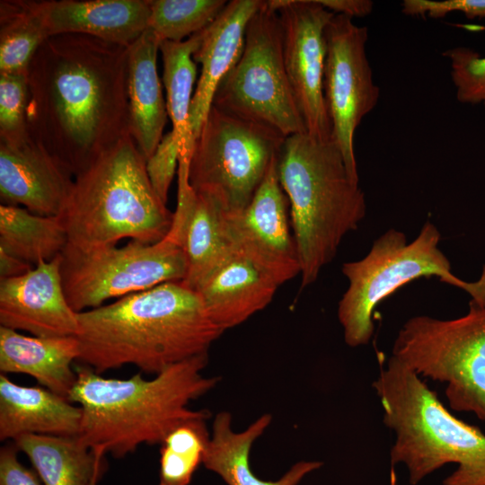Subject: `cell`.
Masks as SVG:
<instances>
[{"label": "cell", "instance_id": "obj_7", "mask_svg": "<svg viewBox=\"0 0 485 485\" xmlns=\"http://www.w3.org/2000/svg\"><path fill=\"white\" fill-rule=\"evenodd\" d=\"M441 234L426 221L416 238L408 242L403 232L391 228L377 237L366 256L341 267L348 285L338 304V319L346 344L352 348L369 343L376 306L401 287L421 278H437L462 289L470 303L485 304V266L475 281H465L452 271L439 248Z\"/></svg>", "mask_w": 485, "mask_h": 485}, {"label": "cell", "instance_id": "obj_30", "mask_svg": "<svg viewBox=\"0 0 485 485\" xmlns=\"http://www.w3.org/2000/svg\"><path fill=\"white\" fill-rule=\"evenodd\" d=\"M227 3L225 0H149L148 29L161 41H182L207 28Z\"/></svg>", "mask_w": 485, "mask_h": 485}, {"label": "cell", "instance_id": "obj_4", "mask_svg": "<svg viewBox=\"0 0 485 485\" xmlns=\"http://www.w3.org/2000/svg\"><path fill=\"white\" fill-rule=\"evenodd\" d=\"M278 173L290 206L303 289L335 258L343 238L358 228L366 215V196L332 139L307 133L286 137Z\"/></svg>", "mask_w": 485, "mask_h": 485}, {"label": "cell", "instance_id": "obj_22", "mask_svg": "<svg viewBox=\"0 0 485 485\" xmlns=\"http://www.w3.org/2000/svg\"><path fill=\"white\" fill-rule=\"evenodd\" d=\"M160 44L159 38L148 29L128 47L129 130L146 161L163 137L168 116L157 72Z\"/></svg>", "mask_w": 485, "mask_h": 485}, {"label": "cell", "instance_id": "obj_39", "mask_svg": "<svg viewBox=\"0 0 485 485\" xmlns=\"http://www.w3.org/2000/svg\"><path fill=\"white\" fill-rule=\"evenodd\" d=\"M99 480L94 481L91 485H97Z\"/></svg>", "mask_w": 485, "mask_h": 485}, {"label": "cell", "instance_id": "obj_12", "mask_svg": "<svg viewBox=\"0 0 485 485\" xmlns=\"http://www.w3.org/2000/svg\"><path fill=\"white\" fill-rule=\"evenodd\" d=\"M367 38L366 26L341 14H334L325 29L323 92L331 139L340 150L349 174L357 181L354 135L380 96L367 58Z\"/></svg>", "mask_w": 485, "mask_h": 485}, {"label": "cell", "instance_id": "obj_25", "mask_svg": "<svg viewBox=\"0 0 485 485\" xmlns=\"http://www.w3.org/2000/svg\"><path fill=\"white\" fill-rule=\"evenodd\" d=\"M13 443L27 455L43 485H91L106 467L105 455L78 436L23 435Z\"/></svg>", "mask_w": 485, "mask_h": 485}, {"label": "cell", "instance_id": "obj_35", "mask_svg": "<svg viewBox=\"0 0 485 485\" xmlns=\"http://www.w3.org/2000/svg\"><path fill=\"white\" fill-rule=\"evenodd\" d=\"M19 450L13 443L0 450V485H42L39 476L18 459Z\"/></svg>", "mask_w": 485, "mask_h": 485}, {"label": "cell", "instance_id": "obj_32", "mask_svg": "<svg viewBox=\"0 0 485 485\" xmlns=\"http://www.w3.org/2000/svg\"><path fill=\"white\" fill-rule=\"evenodd\" d=\"M443 55L449 60L458 101L485 108V56L467 47H455Z\"/></svg>", "mask_w": 485, "mask_h": 485}, {"label": "cell", "instance_id": "obj_3", "mask_svg": "<svg viewBox=\"0 0 485 485\" xmlns=\"http://www.w3.org/2000/svg\"><path fill=\"white\" fill-rule=\"evenodd\" d=\"M208 355L172 365L152 379L138 372L127 379L107 378L81 364L68 400L82 410L78 437L96 454L122 458L141 445H161L179 425L209 418L189 404L211 391L217 376H205Z\"/></svg>", "mask_w": 485, "mask_h": 485}, {"label": "cell", "instance_id": "obj_10", "mask_svg": "<svg viewBox=\"0 0 485 485\" xmlns=\"http://www.w3.org/2000/svg\"><path fill=\"white\" fill-rule=\"evenodd\" d=\"M212 106L285 137L306 133L284 64L281 22L268 1L250 20L242 54L220 83Z\"/></svg>", "mask_w": 485, "mask_h": 485}, {"label": "cell", "instance_id": "obj_37", "mask_svg": "<svg viewBox=\"0 0 485 485\" xmlns=\"http://www.w3.org/2000/svg\"><path fill=\"white\" fill-rule=\"evenodd\" d=\"M33 267L26 261L0 250V280L22 276Z\"/></svg>", "mask_w": 485, "mask_h": 485}, {"label": "cell", "instance_id": "obj_5", "mask_svg": "<svg viewBox=\"0 0 485 485\" xmlns=\"http://www.w3.org/2000/svg\"><path fill=\"white\" fill-rule=\"evenodd\" d=\"M372 386L383 422L395 435L391 465L402 464L411 485L448 463L443 485H485V435L455 418L422 378L390 356Z\"/></svg>", "mask_w": 485, "mask_h": 485}, {"label": "cell", "instance_id": "obj_38", "mask_svg": "<svg viewBox=\"0 0 485 485\" xmlns=\"http://www.w3.org/2000/svg\"><path fill=\"white\" fill-rule=\"evenodd\" d=\"M389 485H399L397 473H396L395 468L392 466L391 467V470H390Z\"/></svg>", "mask_w": 485, "mask_h": 485}, {"label": "cell", "instance_id": "obj_27", "mask_svg": "<svg viewBox=\"0 0 485 485\" xmlns=\"http://www.w3.org/2000/svg\"><path fill=\"white\" fill-rule=\"evenodd\" d=\"M204 31L182 41L163 40L160 44L168 116L172 120V130L182 143L181 155L189 160L194 146L190 126L193 86L197 78L193 53L201 43Z\"/></svg>", "mask_w": 485, "mask_h": 485}, {"label": "cell", "instance_id": "obj_6", "mask_svg": "<svg viewBox=\"0 0 485 485\" xmlns=\"http://www.w3.org/2000/svg\"><path fill=\"white\" fill-rule=\"evenodd\" d=\"M58 217L68 244L88 251L122 239L158 242L169 234L173 213L155 193L146 160L128 133L74 178Z\"/></svg>", "mask_w": 485, "mask_h": 485}, {"label": "cell", "instance_id": "obj_29", "mask_svg": "<svg viewBox=\"0 0 485 485\" xmlns=\"http://www.w3.org/2000/svg\"><path fill=\"white\" fill-rule=\"evenodd\" d=\"M209 418H198L176 427L165 437L160 449L159 485H189L203 463L210 439L207 428Z\"/></svg>", "mask_w": 485, "mask_h": 485}, {"label": "cell", "instance_id": "obj_17", "mask_svg": "<svg viewBox=\"0 0 485 485\" xmlns=\"http://www.w3.org/2000/svg\"><path fill=\"white\" fill-rule=\"evenodd\" d=\"M75 176L30 135L21 142L0 141V197L3 205H22L46 216H59Z\"/></svg>", "mask_w": 485, "mask_h": 485}, {"label": "cell", "instance_id": "obj_36", "mask_svg": "<svg viewBox=\"0 0 485 485\" xmlns=\"http://www.w3.org/2000/svg\"><path fill=\"white\" fill-rule=\"evenodd\" d=\"M327 10L334 14H341L349 18L365 17L373 11L374 3L370 0H317Z\"/></svg>", "mask_w": 485, "mask_h": 485}, {"label": "cell", "instance_id": "obj_31", "mask_svg": "<svg viewBox=\"0 0 485 485\" xmlns=\"http://www.w3.org/2000/svg\"><path fill=\"white\" fill-rule=\"evenodd\" d=\"M28 74H0V141L17 143L28 136Z\"/></svg>", "mask_w": 485, "mask_h": 485}, {"label": "cell", "instance_id": "obj_14", "mask_svg": "<svg viewBox=\"0 0 485 485\" xmlns=\"http://www.w3.org/2000/svg\"><path fill=\"white\" fill-rule=\"evenodd\" d=\"M278 158L249 205L240 213H228V222L235 246L282 285L300 275L301 267L289 229V202L278 179Z\"/></svg>", "mask_w": 485, "mask_h": 485}, {"label": "cell", "instance_id": "obj_1", "mask_svg": "<svg viewBox=\"0 0 485 485\" xmlns=\"http://www.w3.org/2000/svg\"><path fill=\"white\" fill-rule=\"evenodd\" d=\"M128 47L48 37L28 70V134L75 177L129 130Z\"/></svg>", "mask_w": 485, "mask_h": 485}, {"label": "cell", "instance_id": "obj_20", "mask_svg": "<svg viewBox=\"0 0 485 485\" xmlns=\"http://www.w3.org/2000/svg\"><path fill=\"white\" fill-rule=\"evenodd\" d=\"M281 285L239 248L195 290L224 331L263 310Z\"/></svg>", "mask_w": 485, "mask_h": 485}, {"label": "cell", "instance_id": "obj_24", "mask_svg": "<svg viewBox=\"0 0 485 485\" xmlns=\"http://www.w3.org/2000/svg\"><path fill=\"white\" fill-rule=\"evenodd\" d=\"M271 419L270 414H263L242 432H235L232 428L231 414L217 413L202 464L226 485H297L307 474L322 466L319 461H300L277 481L260 479L251 471L250 454L253 443L265 432Z\"/></svg>", "mask_w": 485, "mask_h": 485}, {"label": "cell", "instance_id": "obj_9", "mask_svg": "<svg viewBox=\"0 0 485 485\" xmlns=\"http://www.w3.org/2000/svg\"><path fill=\"white\" fill-rule=\"evenodd\" d=\"M286 137L264 125L212 106L194 142L188 181L229 214L242 212L278 156Z\"/></svg>", "mask_w": 485, "mask_h": 485}, {"label": "cell", "instance_id": "obj_26", "mask_svg": "<svg viewBox=\"0 0 485 485\" xmlns=\"http://www.w3.org/2000/svg\"><path fill=\"white\" fill-rule=\"evenodd\" d=\"M67 243L66 231L58 216L1 204L0 250L36 266L59 256Z\"/></svg>", "mask_w": 485, "mask_h": 485}, {"label": "cell", "instance_id": "obj_33", "mask_svg": "<svg viewBox=\"0 0 485 485\" xmlns=\"http://www.w3.org/2000/svg\"><path fill=\"white\" fill-rule=\"evenodd\" d=\"M181 150V139L171 130L163 135L154 153L146 161L150 182L157 196L165 204Z\"/></svg>", "mask_w": 485, "mask_h": 485}, {"label": "cell", "instance_id": "obj_15", "mask_svg": "<svg viewBox=\"0 0 485 485\" xmlns=\"http://www.w3.org/2000/svg\"><path fill=\"white\" fill-rule=\"evenodd\" d=\"M60 261L59 255L22 276L0 280L1 326L36 337L77 335V313L66 299Z\"/></svg>", "mask_w": 485, "mask_h": 485}, {"label": "cell", "instance_id": "obj_8", "mask_svg": "<svg viewBox=\"0 0 485 485\" xmlns=\"http://www.w3.org/2000/svg\"><path fill=\"white\" fill-rule=\"evenodd\" d=\"M391 356L420 377L445 384L450 409L485 421V304L470 303L454 319L410 317Z\"/></svg>", "mask_w": 485, "mask_h": 485}, {"label": "cell", "instance_id": "obj_34", "mask_svg": "<svg viewBox=\"0 0 485 485\" xmlns=\"http://www.w3.org/2000/svg\"><path fill=\"white\" fill-rule=\"evenodd\" d=\"M401 12L410 16L443 18L458 12L468 19L485 18V0H404Z\"/></svg>", "mask_w": 485, "mask_h": 485}, {"label": "cell", "instance_id": "obj_21", "mask_svg": "<svg viewBox=\"0 0 485 485\" xmlns=\"http://www.w3.org/2000/svg\"><path fill=\"white\" fill-rule=\"evenodd\" d=\"M82 410L68 399L40 386H25L0 375V440L23 435L78 436Z\"/></svg>", "mask_w": 485, "mask_h": 485}, {"label": "cell", "instance_id": "obj_28", "mask_svg": "<svg viewBox=\"0 0 485 485\" xmlns=\"http://www.w3.org/2000/svg\"><path fill=\"white\" fill-rule=\"evenodd\" d=\"M48 38L37 1L0 2V74H28L36 51Z\"/></svg>", "mask_w": 485, "mask_h": 485}, {"label": "cell", "instance_id": "obj_2", "mask_svg": "<svg viewBox=\"0 0 485 485\" xmlns=\"http://www.w3.org/2000/svg\"><path fill=\"white\" fill-rule=\"evenodd\" d=\"M77 361L98 374L131 365L155 375L207 354L224 332L198 294L181 281L165 282L77 313Z\"/></svg>", "mask_w": 485, "mask_h": 485}, {"label": "cell", "instance_id": "obj_18", "mask_svg": "<svg viewBox=\"0 0 485 485\" xmlns=\"http://www.w3.org/2000/svg\"><path fill=\"white\" fill-rule=\"evenodd\" d=\"M264 4L262 0H232L205 29L201 43L193 53V60L201 66L190 115L194 142L212 108L220 83L242 54L250 20Z\"/></svg>", "mask_w": 485, "mask_h": 485}, {"label": "cell", "instance_id": "obj_16", "mask_svg": "<svg viewBox=\"0 0 485 485\" xmlns=\"http://www.w3.org/2000/svg\"><path fill=\"white\" fill-rule=\"evenodd\" d=\"M188 166L187 160H179L177 207L171 230L178 235L187 260V273L181 282L196 290L237 247L228 212L214 198L190 187Z\"/></svg>", "mask_w": 485, "mask_h": 485}, {"label": "cell", "instance_id": "obj_11", "mask_svg": "<svg viewBox=\"0 0 485 485\" xmlns=\"http://www.w3.org/2000/svg\"><path fill=\"white\" fill-rule=\"evenodd\" d=\"M60 256L65 294L76 313L165 282L182 281L187 273L182 247L170 234L155 243L129 240L121 247L88 251L67 243Z\"/></svg>", "mask_w": 485, "mask_h": 485}, {"label": "cell", "instance_id": "obj_19", "mask_svg": "<svg viewBox=\"0 0 485 485\" xmlns=\"http://www.w3.org/2000/svg\"><path fill=\"white\" fill-rule=\"evenodd\" d=\"M37 7L48 37L79 33L129 47L148 30L149 0H40Z\"/></svg>", "mask_w": 485, "mask_h": 485}, {"label": "cell", "instance_id": "obj_23", "mask_svg": "<svg viewBox=\"0 0 485 485\" xmlns=\"http://www.w3.org/2000/svg\"><path fill=\"white\" fill-rule=\"evenodd\" d=\"M79 356L75 336L31 337L0 326L1 374L28 375L66 399L76 380L73 363Z\"/></svg>", "mask_w": 485, "mask_h": 485}, {"label": "cell", "instance_id": "obj_13", "mask_svg": "<svg viewBox=\"0 0 485 485\" xmlns=\"http://www.w3.org/2000/svg\"><path fill=\"white\" fill-rule=\"evenodd\" d=\"M279 17L287 75L306 133L331 139V124L323 92L325 29L334 13L317 0H269Z\"/></svg>", "mask_w": 485, "mask_h": 485}]
</instances>
